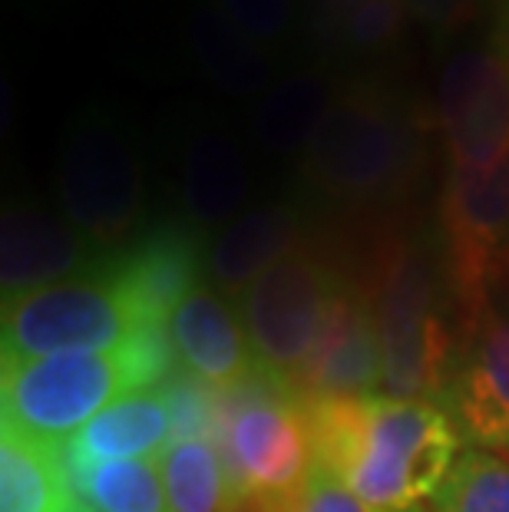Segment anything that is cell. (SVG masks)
<instances>
[{
    "label": "cell",
    "mask_w": 509,
    "mask_h": 512,
    "mask_svg": "<svg viewBox=\"0 0 509 512\" xmlns=\"http://www.w3.org/2000/svg\"><path fill=\"white\" fill-rule=\"evenodd\" d=\"M196 278V245L162 232L123 258L4 304V361L119 351L166 331L169 311Z\"/></svg>",
    "instance_id": "cell-1"
},
{
    "label": "cell",
    "mask_w": 509,
    "mask_h": 512,
    "mask_svg": "<svg viewBox=\"0 0 509 512\" xmlns=\"http://www.w3.org/2000/svg\"><path fill=\"white\" fill-rule=\"evenodd\" d=\"M305 403L314 463L377 509L414 512L437 499L460 460L457 423L433 400L361 394Z\"/></svg>",
    "instance_id": "cell-2"
},
{
    "label": "cell",
    "mask_w": 509,
    "mask_h": 512,
    "mask_svg": "<svg viewBox=\"0 0 509 512\" xmlns=\"http://www.w3.org/2000/svg\"><path fill=\"white\" fill-rule=\"evenodd\" d=\"M357 285L371 301L381 337L384 394L433 403L447 397L463 341L450 324V301H440L437 265L420 238L404 228L374 232Z\"/></svg>",
    "instance_id": "cell-3"
},
{
    "label": "cell",
    "mask_w": 509,
    "mask_h": 512,
    "mask_svg": "<svg viewBox=\"0 0 509 512\" xmlns=\"http://www.w3.org/2000/svg\"><path fill=\"white\" fill-rule=\"evenodd\" d=\"M424 162V133L410 106L381 83L338 86L328 116L301 156L314 192L341 205H384L410 189Z\"/></svg>",
    "instance_id": "cell-4"
},
{
    "label": "cell",
    "mask_w": 509,
    "mask_h": 512,
    "mask_svg": "<svg viewBox=\"0 0 509 512\" xmlns=\"http://www.w3.org/2000/svg\"><path fill=\"white\" fill-rule=\"evenodd\" d=\"M169 354L156 334L119 351L10 357L0 367V420L27 437L67 443L119 397L162 384Z\"/></svg>",
    "instance_id": "cell-5"
},
{
    "label": "cell",
    "mask_w": 509,
    "mask_h": 512,
    "mask_svg": "<svg viewBox=\"0 0 509 512\" xmlns=\"http://www.w3.org/2000/svg\"><path fill=\"white\" fill-rule=\"evenodd\" d=\"M222 453L248 512H291L314 470L308 403L275 377L225 394Z\"/></svg>",
    "instance_id": "cell-6"
},
{
    "label": "cell",
    "mask_w": 509,
    "mask_h": 512,
    "mask_svg": "<svg viewBox=\"0 0 509 512\" xmlns=\"http://www.w3.org/2000/svg\"><path fill=\"white\" fill-rule=\"evenodd\" d=\"M437 212L443 288L467 344L509 278V159L493 169H447Z\"/></svg>",
    "instance_id": "cell-7"
},
{
    "label": "cell",
    "mask_w": 509,
    "mask_h": 512,
    "mask_svg": "<svg viewBox=\"0 0 509 512\" xmlns=\"http://www.w3.org/2000/svg\"><path fill=\"white\" fill-rule=\"evenodd\" d=\"M57 185L63 215L93 248H119L143 219L139 156L123 126L96 106L80 110L63 133Z\"/></svg>",
    "instance_id": "cell-8"
},
{
    "label": "cell",
    "mask_w": 509,
    "mask_h": 512,
    "mask_svg": "<svg viewBox=\"0 0 509 512\" xmlns=\"http://www.w3.org/2000/svg\"><path fill=\"white\" fill-rule=\"evenodd\" d=\"M344 281L348 275L321 252L301 245L238 294V314L265 377L295 384L321 341Z\"/></svg>",
    "instance_id": "cell-9"
},
{
    "label": "cell",
    "mask_w": 509,
    "mask_h": 512,
    "mask_svg": "<svg viewBox=\"0 0 509 512\" xmlns=\"http://www.w3.org/2000/svg\"><path fill=\"white\" fill-rule=\"evenodd\" d=\"M437 129L447 169H493L509 159V40L496 34L447 60L437 83Z\"/></svg>",
    "instance_id": "cell-10"
},
{
    "label": "cell",
    "mask_w": 509,
    "mask_h": 512,
    "mask_svg": "<svg viewBox=\"0 0 509 512\" xmlns=\"http://www.w3.org/2000/svg\"><path fill=\"white\" fill-rule=\"evenodd\" d=\"M166 341L192 384L232 394L262 377L242 314L202 281L182 294L169 311Z\"/></svg>",
    "instance_id": "cell-11"
},
{
    "label": "cell",
    "mask_w": 509,
    "mask_h": 512,
    "mask_svg": "<svg viewBox=\"0 0 509 512\" xmlns=\"http://www.w3.org/2000/svg\"><path fill=\"white\" fill-rule=\"evenodd\" d=\"M463 347L443 403L463 443L509 453V308H493Z\"/></svg>",
    "instance_id": "cell-12"
},
{
    "label": "cell",
    "mask_w": 509,
    "mask_h": 512,
    "mask_svg": "<svg viewBox=\"0 0 509 512\" xmlns=\"http://www.w3.org/2000/svg\"><path fill=\"white\" fill-rule=\"evenodd\" d=\"M384 387V357L377 321L357 278L344 281V288L334 301V311L314 354L301 367L291 390H298L305 400L314 397H361L377 394Z\"/></svg>",
    "instance_id": "cell-13"
},
{
    "label": "cell",
    "mask_w": 509,
    "mask_h": 512,
    "mask_svg": "<svg viewBox=\"0 0 509 512\" xmlns=\"http://www.w3.org/2000/svg\"><path fill=\"white\" fill-rule=\"evenodd\" d=\"M96 268L93 245L70 225L34 202H10L0 222V285L4 304L30 291L60 285Z\"/></svg>",
    "instance_id": "cell-14"
},
{
    "label": "cell",
    "mask_w": 509,
    "mask_h": 512,
    "mask_svg": "<svg viewBox=\"0 0 509 512\" xmlns=\"http://www.w3.org/2000/svg\"><path fill=\"white\" fill-rule=\"evenodd\" d=\"M179 417V384H156L119 397L63 443L70 473L116 460H159L162 450L179 437Z\"/></svg>",
    "instance_id": "cell-15"
},
{
    "label": "cell",
    "mask_w": 509,
    "mask_h": 512,
    "mask_svg": "<svg viewBox=\"0 0 509 512\" xmlns=\"http://www.w3.org/2000/svg\"><path fill=\"white\" fill-rule=\"evenodd\" d=\"M179 195L189 222L199 228L232 225L252 195L242 143L225 126H202L189 136L179 169Z\"/></svg>",
    "instance_id": "cell-16"
},
{
    "label": "cell",
    "mask_w": 509,
    "mask_h": 512,
    "mask_svg": "<svg viewBox=\"0 0 509 512\" xmlns=\"http://www.w3.org/2000/svg\"><path fill=\"white\" fill-rule=\"evenodd\" d=\"M305 245L301 242V212L291 202H262L245 209L232 225L212 238L205 271L222 294H242L268 268Z\"/></svg>",
    "instance_id": "cell-17"
},
{
    "label": "cell",
    "mask_w": 509,
    "mask_h": 512,
    "mask_svg": "<svg viewBox=\"0 0 509 512\" xmlns=\"http://www.w3.org/2000/svg\"><path fill=\"white\" fill-rule=\"evenodd\" d=\"M189 47L202 73L232 96L265 93L275 80V50L262 47L225 14L219 0H199L189 14Z\"/></svg>",
    "instance_id": "cell-18"
},
{
    "label": "cell",
    "mask_w": 509,
    "mask_h": 512,
    "mask_svg": "<svg viewBox=\"0 0 509 512\" xmlns=\"http://www.w3.org/2000/svg\"><path fill=\"white\" fill-rule=\"evenodd\" d=\"M63 443L27 437L14 427L0 433V512H70L77 503Z\"/></svg>",
    "instance_id": "cell-19"
},
{
    "label": "cell",
    "mask_w": 509,
    "mask_h": 512,
    "mask_svg": "<svg viewBox=\"0 0 509 512\" xmlns=\"http://www.w3.org/2000/svg\"><path fill=\"white\" fill-rule=\"evenodd\" d=\"M159 473L172 512H248L222 443L209 430L179 433L162 450Z\"/></svg>",
    "instance_id": "cell-20"
},
{
    "label": "cell",
    "mask_w": 509,
    "mask_h": 512,
    "mask_svg": "<svg viewBox=\"0 0 509 512\" xmlns=\"http://www.w3.org/2000/svg\"><path fill=\"white\" fill-rule=\"evenodd\" d=\"M338 86L324 70H295L265 90L255 110V136L278 156H305Z\"/></svg>",
    "instance_id": "cell-21"
},
{
    "label": "cell",
    "mask_w": 509,
    "mask_h": 512,
    "mask_svg": "<svg viewBox=\"0 0 509 512\" xmlns=\"http://www.w3.org/2000/svg\"><path fill=\"white\" fill-rule=\"evenodd\" d=\"M73 486L96 512H172L159 460H116L73 470Z\"/></svg>",
    "instance_id": "cell-22"
},
{
    "label": "cell",
    "mask_w": 509,
    "mask_h": 512,
    "mask_svg": "<svg viewBox=\"0 0 509 512\" xmlns=\"http://www.w3.org/2000/svg\"><path fill=\"white\" fill-rule=\"evenodd\" d=\"M433 512H509V456L467 446L433 499Z\"/></svg>",
    "instance_id": "cell-23"
},
{
    "label": "cell",
    "mask_w": 509,
    "mask_h": 512,
    "mask_svg": "<svg viewBox=\"0 0 509 512\" xmlns=\"http://www.w3.org/2000/svg\"><path fill=\"white\" fill-rule=\"evenodd\" d=\"M407 20H410L407 0H364V4L341 24L331 50L381 53L404 37Z\"/></svg>",
    "instance_id": "cell-24"
},
{
    "label": "cell",
    "mask_w": 509,
    "mask_h": 512,
    "mask_svg": "<svg viewBox=\"0 0 509 512\" xmlns=\"http://www.w3.org/2000/svg\"><path fill=\"white\" fill-rule=\"evenodd\" d=\"M219 4L248 37L268 50H278L298 20L295 0H219Z\"/></svg>",
    "instance_id": "cell-25"
},
{
    "label": "cell",
    "mask_w": 509,
    "mask_h": 512,
    "mask_svg": "<svg viewBox=\"0 0 509 512\" xmlns=\"http://www.w3.org/2000/svg\"><path fill=\"white\" fill-rule=\"evenodd\" d=\"M291 512H391V509H377L371 503H364V499L354 496L331 470H324L321 463H314V470L305 483V493L298 496V503ZM414 512H420V509H414Z\"/></svg>",
    "instance_id": "cell-26"
},
{
    "label": "cell",
    "mask_w": 509,
    "mask_h": 512,
    "mask_svg": "<svg viewBox=\"0 0 509 512\" xmlns=\"http://www.w3.org/2000/svg\"><path fill=\"white\" fill-rule=\"evenodd\" d=\"M410 17L437 34H457L480 17L486 0H407Z\"/></svg>",
    "instance_id": "cell-27"
},
{
    "label": "cell",
    "mask_w": 509,
    "mask_h": 512,
    "mask_svg": "<svg viewBox=\"0 0 509 512\" xmlns=\"http://www.w3.org/2000/svg\"><path fill=\"white\" fill-rule=\"evenodd\" d=\"M364 0H305L308 7V27L318 43L331 47L334 37H338L341 24L348 20Z\"/></svg>",
    "instance_id": "cell-28"
},
{
    "label": "cell",
    "mask_w": 509,
    "mask_h": 512,
    "mask_svg": "<svg viewBox=\"0 0 509 512\" xmlns=\"http://www.w3.org/2000/svg\"><path fill=\"white\" fill-rule=\"evenodd\" d=\"M70 512H96V509H93L90 503H83V499H77V503H73V509H70Z\"/></svg>",
    "instance_id": "cell-29"
},
{
    "label": "cell",
    "mask_w": 509,
    "mask_h": 512,
    "mask_svg": "<svg viewBox=\"0 0 509 512\" xmlns=\"http://www.w3.org/2000/svg\"><path fill=\"white\" fill-rule=\"evenodd\" d=\"M500 37H503V40H509V24H506V27L500 30Z\"/></svg>",
    "instance_id": "cell-30"
}]
</instances>
